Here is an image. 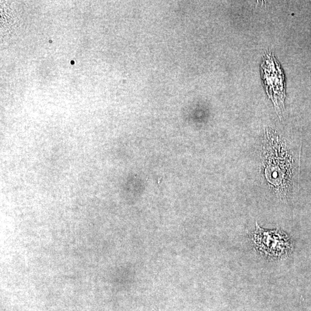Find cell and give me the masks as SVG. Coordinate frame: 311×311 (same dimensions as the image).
<instances>
[{
	"mask_svg": "<svg viewBox=\"0 0 311 311\" xmlns=\"http://www.w3.org/2000/svg\"><path fill=\"white\" fill-rule=\"evenodd\" d=\"M250 238L257 252L269 261L284 259L289 257L294 249V242L287 233L279 229L261 228L258 223Z\"/></svg>",
	"mask_w": 311,
	"mask_h": 311,
	"instance_id": "cell-2",
	"label": "cell"
},
{
	"mask_svg": "<svg viewBox=\"0 0 311 311\" xmlns=\"http://www.w3.org/2000/svg\"><path fill=\"white\" fill-rule=\"evenodd\" d=\"M264 146L266 179L279 199L288 200L295 185L296 164L294 156L277 133L268 132Z\"/></svg>",
	"mask_w": 311,
	"mask_h": 311,
	"instance_id": "cell-1",
	"label": "cell"
},
{
	"mask_svg": "<svg viewBox=\"0 0 311 311\" xmlns=\"http://www.w3.org/2000/svg\"><path fill=\"white\" fill-rule=\"evenodd\" d=\"M261 71L266 91L273 102L277 114H281L286 96L285 76L281 66L271 52L265 55Z\"/></svg>",
	"mask_w": 311,
	"mask_h": 311,
	"instance_id": "cell-3",
	"label": "cell"
}]
</instances>
